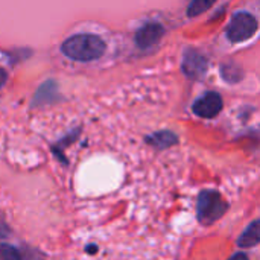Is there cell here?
<instances>
[{
    "label": "cell",
    "instance_id": "7a4b0ae2",
    "mask_svg": "<svg viewBox=\"0 0 260 260\" xmlns=\"http://www.w3.org/2000/svg\"><path fill=\"white\" fill-rule=\"evenodd\" d=\"M225 200L215 190H204L198 198V219L209 225L224 216L227 212Z\"/></svg>",
    "mask_w": 260,
    "mask_h": 260
},
{
    "label": "cell",
    "instance_id": "9c48e42d",
    "mask_svg": "<svg viewBox=\"0 0 260 260\" xmlns=\"http://www.w3.org/2000/svg\"><path fill=\"white\" fill-rule=\"evenodd\" d=\"M149 142L154 143V145L158 146V148H168V146H171V145H174V143L177 142V137H175L174 134L165 131V133H158V134H155L154 137H151Z\"/></svg>",
    "mask_w": 260,
    "mask_h": 260
},
{
    "label": "cell",
    "instance_id": "3957f363",
    "mask_svg": "<svg viewBox=\"0 0 260 260\" xmlns=\"http://www.w3.org/2000/svg\"><path fill=\"white\" fill-rule=\"evenodd\" d=\"M259 29V23L256 17H253L248 12H239L236 14L229 27H227V37L232 43H242L250 40Z\"/></svg>",
    "mask_w": 260,
    "mask_h": 260
},
{
    "label": "cell",
    "instance_id": "8992f818",
    "mask_svg": "<svg viewBox=\"0 0 260 260\" xmlns=\"http://www.w3.org/2000/svg\"><path fill=\"white\" fill-rule=\"evenodd\" d=\"M165 34V27L158 23H148L145 24L136 35V43L142 49H148L157 44Z\"/></svg>",
    "mask_w": 260,
    "mask_h": 260
},
{
    "label": "cell",
    "instance_id": "52a82bcc",
    "mask_svg": "<svg viewBox=\"0 0 260 260\" xmlns=\"http://www.w3.org/2000/svg\"><path fill=\"white\" fill-rule=\"evenodd\" d=\"M260 242V221H254L250 224V227L242 233V236L238 241V245L241 248H251L256 247Z\"/></svg>",
    "mask_w": 260,
    "mask_h": 260
},
{
    "label": "cell",
    "instance_id": "30bf717a",
    "mask_svg": "<svg viewBox=\"0 0 260 260\" xmlns=\"http://www.w3.org/2000/svg\"><path fill=\"white\" fill-rule=\"evenodd\" d=\"M0 260H21V254L12 245L0 244Z\"/></svg>",
    "mask_w": 260,
    "mask_h": 260
},
{
    "label": "cell",
    "instance_id": "277c9868",
    "mask_svg": "<svg viewBox=\"0 0 260 260\" xmlns=\"http://www.w3.org/2000/svg\"><path fill=\"white\" fill-rule=\"evenodd\" d=\"M222 110V98L218 93H206L193 104V113L204 119L218 116Z\"/></svg>",
    "mask_w": 260,
    "mask_h": 260
},
{
    "label": "cell",
    "instance_id": "6da1fadb",
    "mask_svg": "<svg viewBox=\"0 0 260 260\" xmlns=\"http://www.w3.org/2000/svg\"><path fill=\"white\" fill-rule=\"evenodd\" d=\"M62 53L78 62H91L99 59L105 50L107 44L105 41L93 34H76L69 37L61 44Z\"/></svg>",
    "mask_w": 260,
    "mask_h": 260
},
{
    "label": "cell",
    "instance_id": "5b68a950",
    "mask_svg": "<svg viewBox=\"0 0 260 260\" xmlns=\"http://www.w3.org/2000/svg\"><path fill=\"white\" fill-rule=\"evenodd\" d=\"M183 70L189 78H193V79L201 78L207 70V61L201 53L190 49L184 53Z\"/></svg>",
    "mask_w": 260,
    "mask_h": 260
},
{
    "label": "cell",
    "instance_id": "7c38bea8",
    "mask_svg": "<svg viewBox=\"0 0 260 260\" xmlns=\"http://www.w3.org/2000/svg\"><path fill=\"white\" fill-rule=\"evenodd\" d=\"M230 260H248V257H247V254H242L241 253V254H235Z\"/></svg>",
    "mask_w": 260,
    "mask_h": 260
},
{
    "label": "cell",
    "instance_id": "ba28073f",
    "mask_svg": "<svg viewBox=\"0 0 260 260\" xmlns=\"http://www.w3.org/2000/svg\"><path fill=\"white\" fill-rule=\"evenodd\" d=\"M216 0H192V3L187 8V15L189 17H197L207 9H210L215 5Z\"/></svg>",
    "mask_w": 260,
    "mask_h": 260
},
{
    "label": "cell",
    "instance_id": "8fae6325",
    "mask_svg": "<svg viewBox=\"0 0 260 260\" xmlns=\"http://www.w3.org/2000/svg\"><path fill=\"white\" fill-rule=\"evenodd\" d=\"M6 79H8V75H6V72H5L3 69H0V88L5 85Z\"/></svg>",
    "mask_w": 260,
    "mask_h": 260
}]
</instances>
